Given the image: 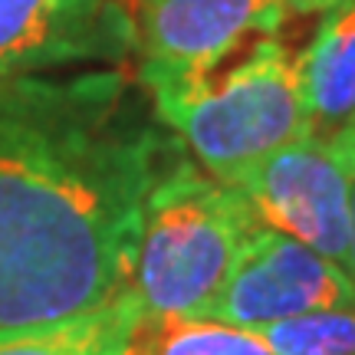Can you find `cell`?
<instances>
[{"instance_id":"obj_3","label":"cell","mask_w":355,"mask_h":355,"mask_svg":"<svg viewBox=\"0 0 355 355\" xmlns=\"http://www.w3.org/2000/svg\"><path fill=\"white\" fill-rule=\"evenodd\" d=\"M158 122L191 158L234 184L283 145L309 135L296 53L263 37L224 76L145 89Z\"/></svg>"},{"instance_id":"obj_5","label":"cell","mask_w":355,"mask_h":355,"mask_svg":"<svg viewBox=\"0 0 355 355\" xmlns=\"http://www.w3.org/2000/svg\"><path fill=\"white\" fill-rule=\"evenodd\" d=\"M234 188L260 227L349 266V181L332 141L303 135L237 178Z\"/></svg>"},{"instance_id":"obj_10","label":"cell","mask_w":355,"mask_h":355,"mask_svg":"<svg viewBox=\"0 0 355 355\" xmlns=\"http://www.w3.org/2000/svg\"><path fill=\"white\" fill-rule=\"evenodd\" d=\"M132 355H277L257 329L217 319H145Z\"/></svg>"},{"instance_id":"obj_13","label":"cell","mask_w":355,"mask_h":355,"mask_svg":"<svg viewBox=\"0 0 355 355\" xmlns=\"http://www.w3.org/2000/svg\"><path fill=\"white\" fill-rule=\"evenodd\" d=\"M336 0H309V7H313V13L316 10H326V7H332Z\"/></svg>"},{"instance_id":"obj_6","label":"cell","mask_w":355,"mask_h":355,"mask_svg":"<svg viewBox=\"0 0 355 355\" xmlns=\"http://www.w3.org/2000/svg\"><path fill=\"white\" fill-rule=\"evenodd\" d=\"M349 303H355V283L343 266L279 230L257 227L201 319L266 329Z\"/></svg>"},{"instance_id":"obj_4","label":"cell","mask_w":355,"mask_h":355,"mask_svg":"<svg viewBox=\"0 0 355 355\" xmlns=\"http://www.w3.org/2000/svg\"><path fill=\"white\" fill-rule=\"evenodd\" d=\"M293 13H313L309 0H135L141 89L211 76L243 37H270Z\"/></svg>"},{"instance_id":"obj_8","label":"cell","mask_w":355,"mask_h":355,"mask_svg":"<svg viewBox=\"0 0 355 355\" xmlns=\"http://www.w3.org/2000/svg\"><path fill=\"white\" fill-rule=\"evenodd\" d=\"M296 69L309 135L332 141L355 128V0H336L322 10Z\"/></svg>"},{"instance_id":"obj_1","label":"cell","mask_w":355,"mask_h":355,"mask_svg":"<svg viewBox=\"0 0 355 355\" xmlns=\"http://www.w3.org/2000/svg\"><path fill=\"white\" fill-rule=\"evenodd\" d=\"M178 145L112 66L0 83V329L132 286L141 207Z\"/></svg>"},{"instance_id":"obj_12","label":"cell","mask_w":355,"mask_h":355,"mask_svg":"<svg viewBox=\"0 0 355 355\" xmlns=\"http://www.w3.org/2000/svg\"><path fill=\"white\" fill-rule=\"evenodd\" d=\"M332 148L339 155V162L345 168V181H349V277L355 283V128L343 132L332 139Z\"/></svg>"},{"instance_id":"obj_2","label":"cell","mask_w":355,"mask_h":355,"mask_svg":"<svg viewBox=\"0 0 355 355\" xmlns=\"http://www.w3.org/2000/svg\"><path fill=\"white\" fill-rule=\"evenodd\" d=\"M257 227L241 191L178 155L141 207L132 290L148 319H201Z\"/></svg>"},{"instance_id":"obj_7","label":"cell","mask_w":355,"mask_h":355,"mask_svg":"<svg viewBox=\"0 0 355 355\" xmlns=\"http://www.w3.org/2000/svg\"><path fill=\"white\" fill-rule=\"evenodd\" d=\"M132 53L135 24L119 0H0V83Z\"/></svg>"},{"instance_id":"obj_11","label":"cell","mask_w":355,"mask_h":355,"mask_svg":"<svg viewBox=\"0 0 355 355\" xmlns=\"http://www.w3.org/2000/svg\"><path fill=\"white\" fill-rule=\"evenodd\" d=\"M277 355H355V303L257 329Z\"/></svg>"},{"instance_id":"obj_9","label":"cell","mask_w":355,"mask_h":355,"mask_svg":"<svg viewBox=\"0 0 355 355\" xmlns=\"http://www.w3.org/2000/svg\"><path fill=\"white\" fill-rule=\"evenodd\" d=\"M145 319L148 313L139 293L128 286L66 319L0 329V355H132Z\"/></svg>"}]
</instances>
